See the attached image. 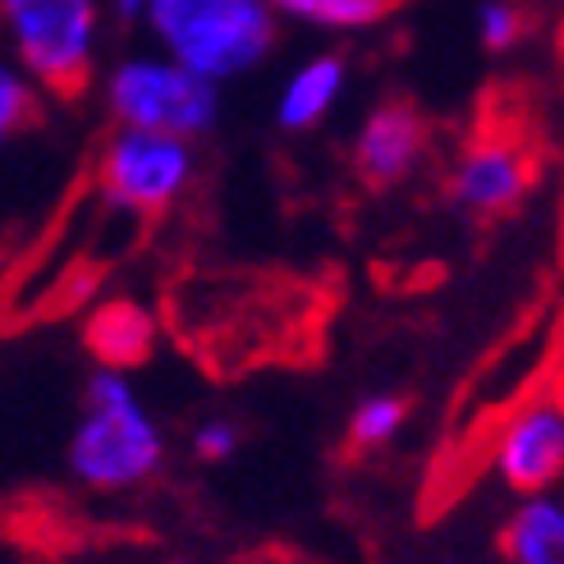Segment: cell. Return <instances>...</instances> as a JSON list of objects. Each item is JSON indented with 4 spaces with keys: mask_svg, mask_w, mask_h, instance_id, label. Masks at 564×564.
I'll return each instance as SVG.
<instances>
[{
    "mask_svg": "<svg viewBox=\"0 0 564 564\" xmlns=\"http://www.w3.org/2000/svg\"><path fill=\"white\" fill-rule=\"evenodd\" d=\"M165 459V436L129 372L97 368L69 441V468L93 491H133Z\"/></svg>",
    "mask_w": 564,
    "mask_h": 564,
    "instance_id": "1",
    "label": "cell"
},
{
    "mask_svg": "<svg viewBox=\"0 0 564 564\" xmlns=\"http://www.w3.org/2000/svg\"><path fill=\"white\" fill-rule=\"evenodd\" d=\"M143 14L165 55L207 83L252 69L275 42L267 0H148Z\"/></svg>",
    "mask_w": 564,
    "mask_h": 564,
    "instance_id": "2",
    "label": "cell"
},
{
    "mask_svg": "<svg viewBox=\"0 0 564 564\" xmlns=\"http://www.w3.org/2000/svg\"><path fill=\"white\" fill-rule=\"evenodd\" d=\"M0 19L28 78L61 101L88 93L101 33L97 0H0Z\"/></svg>",
    "mask_w": 564,
    "mask_h": 564,
    "instance_id": "3",
    "label": "cell"
},
{
    "mask_svg": "<svg viewBox=\"0 0 564 564\" xmlns=\"http://www.w3.org/2000/svg\"><path fill=\"white\" fill-rule=\"evenodd\" d=\"M106 101L116 110L120 129L171 133V138H184V143L207 133L220 110L216 83L175 65L171 55H133V61H124L110 74Z\"/></svg>",
    "mask_w": 564,
    "mask_h": 564,
    "instance_id": "4",
    "label": "cell"
},
{
    "mask_svg": "<svg viewBox=\"0 0 564 564\" xmlns=\"http://www.w3.org/2000/svg\"><path fill=\"white\" fill-rule=\"evenodd\" d=\"M193 180V148L171 133L120 129L97 161V188L129 216H161Z\"/></svg>",
    "mask_w": 564,
    "mask_h": 564,
    "instance_id": "5",
    "label": "cell"
},
{
    "mask_svg": "<svg viewBox=\"0 0 564 564\" xmlns=\"http://www.w3.org/2000/svg\"><path fill=\"white\" fill-rule=\"evenodd\" d=\"M491 464L500 482L519 496L551 491L564 473V409L551 394L528 400L510 422L500 427Z\"/></svg>",
    "mask_w": 564,
    "mask_h": 564,
    "instance_id": "6",
    "label": "cell"
},
{
    "mask_svg": "<svg viewBox=\"0 0 564 564\" xmlns=\"http://www.w3.org/2000/svg\"><path fill=\"white\" fill-rule=\"evenodd\" d=\"M528 188H532V165L514 138H477L455 161L449 203L468 216H505L523 203Z\"/></svg>",
    "mask_w": 564,
    "mask_h": 564,
    "instance_id": "7",
    "label": "cell"
},
{
    "mask_svg": "<svg viewBox=\"0 0 564 564\" xmlns=\"http://www.w3.org/2000/svg\"><path fill=\"white\" fill-rule=\"evenodd\" d=\"M427 143H432L427 116H422L413 101H404V97L381 101L354 138V171L362 184L390 188L422 161Z\"/></svg>",
    "mask_w": 564,
    "mask_h": 564,
    "instance_id": "8",
    "label": "cell"
},
{
    "mask_svg": "<svg viewBox=\"0 0 564 564\" xmlns=\"http://www.w3.org/2000/svg\"><path fill=\"white\" fill-rule=\"evenodd\" d=\"M83 345L110 372L143 368L156 349V317L133 299H110L83 326Z\"/></svg>",
    "mask_w": 564,
    "mask_h": 564,
    "instance_id": "9",
    "label": "cell"
},
{
    "mask_svg": "<svg viewBox=\"0 0 564 564\" xmlns=\"http://www.w3.org/2000/svg\"><path fill=\"white\" fill-rule=\"evenodd\" d=\"M510 564H564V505L551 491L528 496L505 523Z\"/></svg>",
    "mask_w": 564,
    "mask_h": 564,
    "instance_id": "10",
    "label": "cell"
},
{
    "mask_svg": "<svg viewBox=\"0 0 564 564\" xmlns=\"http://www.w3.org/2000/svg\"><path fill=\"white\" fill-rule=\"evenodd\" d=\"M345 88V61L340 55H317L303 69L290 74L285 93L275 101V120L280 129H313L322 124V116L330 110V101Z\"/></svg>",
    "mask_w": 564,
    "mask_h": 564,
    "instance_id": "11",
    "label": "cell"
},
{
    "mask_svg": "<svg viewBox=\"0 0 564 564\" xmlns=\"http://www.w3.org/2000/svg\"><path fill=\"white\" fill-rule=\"evenodd\" d=\"M271 14H290L313 28H335V33H354V28L381 23L394 0H267Z\"/></svg>",
    "mask_w": 564,
    "mask_h": 564,
    "instance_id": "12",
    "label": "cell"
},
{
    "mask_svg": "<svg viewBox=\"0 0 564 564\" xmlns=\"http://www.w3.org/2000/svg\"><path fill=\"white\" fill-rule=\"evenodd\" d=\"M404 422H409L404 394H368L349 417V445L354 449H381L404 432Z\"/></svg>",
    "mask_w": 564,
    "mask_h": 564,
    "instance_id": "13",
    "label": "cell"
},
{
    "mask_svg": "<svg viewBox=\"0 0 564 564\" xmlns=\"http://www.w3.org/2000/svg\"><path fill=\"white\" fill-rule=\"evenodd\" d=\"M42 124V97L37 83L28 78L14 61H0V143Z\"/></svg>",
    "mask_w": 564,
    "mask_h": 564,
    "instance_id": "14",
    "label": "cell"
},
{
    "mask_svg": "<svg viewBox=\"0 0 564 564\" xmlns=\"http://www.w3.org/2000/svg\"><path fill=\"white\" fill-rule=\"evenodd\" d=\"M239 449V427L230 417H207L193 427V455L207 464H225Z\"/></svg>",
    "mask_w": 564,
    "mask_h": 564,
    "instance_id": "15",
    "label": "cell"
},
{
    "mask_svg": "<svg viewBox=\"0 0 564 564\" xmlns=\"http://www.w3.org/2000/svg\"><path fill=\"white\" fill-rule=\"evenodd\" d=\"M477 28H482V42L491 51H505V46H514L523 37V10L514 6V0H491V6L482 10V19H477Z\"/></svg>",
    "mask_w": 564,
    "mask_h": 564,
    "instance_id": "16",
    "label": "cell"
},
{
    "mask_svg": "<svg viewBox=\"0 0 564 564\" xmlns=\"http://www.w3.org/2000/svg\"><path fill=\"white\" fill-rule=\"evenodd\" d=\"M110 6H116L120 19H138V14L148 10V0H110Z\"/></svg>",
    "mask_w": 564,
    "mask_h": 564,
    "instance_id": "17",
    "label": "cell"
}]
</instances>
